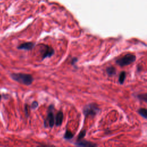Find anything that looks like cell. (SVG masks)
<instances>
[{
    "mask_svg": "<svg viewBox=\"0 0 147 147\" xmlns=\"http://www.w3.org/2000/svg\"><path fill=\"white\" fill-rule=\"evenodd\" d=\"M10 77L14 81L26 86L30 85L33 82V76L28 74L13 73L10 75Z\"/></svg>",
    "mask_w": 147,
    "mask_h": 147,
    "instance_id": "1",
    "label": "cell"
},
{
    "mask_svg": "<svg viewBox=\"0 0 147 147\" xmlns=\"http://www.w3.org/2000/svg\"><path fill=\"white\" fill-rule=\"evenodd\" d=\"M99 111L100 109L97 104L95 103H91L86 105L83 109V113L85 117H94L99 112Z\"/></svg>",
    "mask_w": 147,
    "mask_h": 147,
    "instance_id": "2",
    "label": "cell"
},
{
    "mask_svg": "<svg viewBox=\"0 0 147 147\" xmlns=\"http://www.w3.org/2000/svg\"><path fill=\"white\" fill-rule=\"evenodd\" d=\"M136 59V57L134 54L127 53L122 57L117 59L115 61L117 64L121 67L128 65L134 62Z\"/></svg>",
    "mask_w": 147,
    "mask_h": 147,
    "instance_id": "3",
    "label": "cell"
},
{
    "mask_svg": "<svg viewBox=\"0 0 147 147\" xmlns=\"http://www.w3.org/2000/svg\"><path fill=\"white\" fill-rule=\"evenodd\" d=\"M54 106L51 105L49 106L48 110L47 111V117L44 120V127H47L48 126L52 128L55 125V115L53 113Z\"/></svg>",
    "mask_w": 147,
    "mask_h": 147,
    "instance_id": "4",
    "label": "cell"
},
{
    "mask_svg": "<svg viewBox=\"0 0 147 147\" xmlns=\"http://www.w3.org/2000/svg\"><path fill=\"white\" fill-rule=\"evenodd\" d=\"M44 47L45 49L42 53V60H44L47 57H51L55 53V51L52 47L45 45Z\"/></svg>",
    "mask_w": 147,
    "mask_h": 147,
    "instance_id": "5",
    "label": "cell"
},
{
    "mask_svg": "<svg viewBox=\"0 0 147 147\" xmlns=\"http://www.w3.org/2000/svg\"><path fill=\"white\" fill-rule=\"evenodd\" d=\"M34 46H35V43L33 42H26L19 45L17 47V49H21V50L30 51V50H32Z\"/></svg>",
    "mask_w": 147,
    "mask_h": 147,
    "instance_id": "6",
    "label": "cell"
},
{
    "mask_svg": "<svg viewBox=\"0 0 147 147\" xmlns=\"http://www.w3.org/2000/svg\"><path fill=\"white\" fill-rule=\"evenodd\" d=\"M75 145H76V146H90V147H94V146H97L96 144H94L93 142L88 141L87 140H77V141H76L75 142Z\"/></svg>",
    "mask_w": 147,
    "mask_h": 147,
    "instance_id": "7",
    "label": "cell"
},
{
    "mask_svg": "<svg viewBox=\"0 0 147 147\" xmlns=\"http://www.w3.org/2000/svg\"><path fill=\"white\" fill-rule=\"evenodd\" d=\"M64 118L63 113L61 111H59L55 117V124L56 126H59L61 125Z\"/></svg>",
    "mask_w": 147,
    "mask_h": 147,
    "instance_id": "8",
    "label": "cell"
},
{
    "mask_svg": "<svg viewBox=\"0 0 147 147\" xmlns=\"http://www.w3.org/2000/svg\"><path fill=\"white\" fill-rule=\"evenodd\" d=\"M106 72L109 76H113L116 74V69L113 66L108 67L106 68Z\"/></svg>",
    "mask_w": 147,
    "mask_h": 147,
    "instance_id": "9",
    "label": "cell"
},
{
    "mask_svg": "<svg viewBox=\"0 0 147 147\" xmlns=\"http://www.w3.org/2000/svg\"><path fill=\"white\" fill-rule=\"evenodd\" d=\"M74 134L69 130H66L63 137L65 140H69L72 139L74 137Z\"/></svg>",
    "mask_w": 147,
    "mask_h": 147,
    "instance_id": "10",
    "label": "cell"
},
{
    "mask_svg": "<svg viewBox=\"0 0 147 147\" xmlns=\"http://www.w3.org/2000/svg\"><path fill=\"white\" fill-rule=\"evenodd\" d=\"M126 78V72L125 71H122L119 74V78H118V82L119 84H123Z\"/></svg>",
    "mask_w": 147,
    "mask_h": 147,
    "instance_id": "11",
    "label": "cell"
},
{
    "mask_svg": "<svg viewBox=\"0 0 147 147\" xmlns=\"http://www.w3.org/2000/svg\"><path fill=\"white\" fill-rule=\"evenodd\" d=\"M137 112L145 119L147 118V110L145 108H140L138 110Z\"/></svg>",
    "mask_w": 147,
    "mask_h": 147,
    "instance_id": "12",
    "label": "cell"
},
{
    "mask_svg": "<svg viewBox=\"0 0 147 147\" xmlns=\"http://www.w3.org/2000/svg\"><path fill=\"white\" fill-rule=\"evenodd\" d=\"M137 98H138L140 100L144 101L145 102H147V94L146 93H144V94H138L137 96Z\"/></svg>",
    "mask_w": 147,
    "mask_h": 147,
    "instance_id": "13",
    "label": "cell"
},
{
    "mask_svg": "<svg viewBox=\"0 0 147 147\" xmlns=\"http://www.w3.org/2000/svg\"><path fill=\"white\" fill-rule=\"evenodd\" d=\"M86 134V130L85 129H82L80 131V133H79V135L77 137V140H82L85 137Z\"/></svg>",
    "mask_w": 147,
    "mask_h": 147,
    "instance_id": "14",
    "label": "cell"
},
{
    "mask_svg": "<svg viewBox=\"0 0 147 147\" xmlns=\"http://www.w3.org/2000/svg\"><path fill=\"white\" fill-rule=\"evenodd\" d=\"M29 109H30V106L27 105L25 104V106H24V110H25V115L26 117H29Z\"/></svg>",
    "mask_w": 147,
    "mask_h": 147,
    "instance_id": "15",
    "label": "cell"
},
{
    "mask_svg": "<svg viewBox=\"0 0 147 147\" xmlns=\"http://www.w3.org/2000/svg\"><path fill=\"white\" fill-rule=\"evenodd\" d=\"M38 106V103L37 102V101H33L32 104H31V106L30 107V108L32 110H35L37 108Z\"/></svg>",
    "mask_w": 147,
    "mask_h": 147,
    "instance_id": "16",
    "label": "cell"
},
{
    "mask_svg": "<svg viewBox=\"0 0 147 147\" xmlns=\"http://www.w3.org/2000/svg\"><path fill=\"white\" fill-rule=\"evenodd\" d=\"M78 61V59L77 57H74L72 59L71 61V64L72 65H74L75 64V63Z\"/></svg>",
    "mask_w": 147,
    "mask_h": 147,
    "instance_id": "17",
    "label": "cell"
},
{
    "mask_svg": "<svg viewBox=\"0 0 147 147\" xmlns=\"http://www.w3.org/2000/svg\"><path fill=\"white\" fill-rule=\"evenodd\" d=\"M1 95L0 94V101H1Z\"/></svg>",
    "mask_w": 147,
    "mask_h": 147,
    "instance_id": "18",
    "label": "cell"
}]
</instances>
